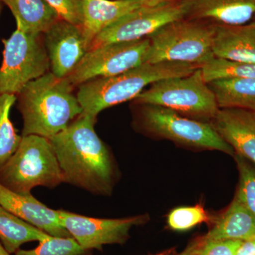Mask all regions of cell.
I'll list each match as a JSON object with an SVG mask.
<instances>
[{
    "label": "cell",
    "instance_id": "cell-1",
    "mask_svg": "<svg viewBox=\"0 0 255 255\" xmlns=\"http://www.w3.org/2000/svg\"><path fill=\"white\" fill-rule=\"evenodd\" d=\"M95 117L82 114L65 130L48 138L64 182L96 195H110L115 169L105 144L95 130Z\"/></svg>",
    "mask_w": 255,
    "mask_h": 255
},
{
    "label": "cell",
    "instance_id": "cell-2",
    "mask_svg": "<svg viewBox=\"0 0 255 255\" xmlns=\"http://www.w3.org/2000/svg\"><path fill=\"white\" fill-rule=\"evenodd\" d=\"M68 79L48 72L26 85L17 95L23 119L22 136L50 137L65 130L82 114Z\"/></svg>",
    "mask_w": 255,
    "mask_h": 255
},
{
    "label": "cell",
    "instance_id": "cell-3",
    "mask_svg": "<svg viewBox=\"0 0 255 255\" xmlns=\"http://www.w3.org/2000/svg\"><path fill=\"white\" fill-rule=\"evenodd\" d=\"M200 67L188 63H145L125 73L94 79L79 87L82 114L97 118L102 111L135 100L145 87L165 79L187 76Z\"/></svg>",
    "mask_w": 255,
    "mask_h": 255
},
{
    "label": "cell",
    "instance_id": "cell-4",
    "mask_svg": "<svg viewBox=\"0 0 255 255\" xmlns=\"http://www.w3.org/2000/svg\"><path fill=\"white\" fill-rule=\"evenodd\" d=\"M64 182L51 142L47 137L22 136L14 154L0 168V184L18 194L37 187L55 188Z\"/></svg>",
    "mask_w": 255,
    "mask_h": 255
},
{
    "label": "cell",
    "instance_id": "cell-5",
    "mask_svg": "<svg viewBox=\"0 0 255 255\" xmlns=\"http://www.w3.org/2000/svg\"><path fill=\"white\" fill-rule=\"evenodd\" d=\"M216 26L185 18L174 21L148 37V63H181L201 67L215 58L213 46Z\"/></svg>",
    "mask_w": 255,
    "mask_h": 255
},
{
    "label": "cell",
    "instance_id": "cell-6",
    "mask_svg": "<svg viewBox=\"0 0 255 255\" xmlns=\"http://www.w3.org/2000/svg\"><path fill=\"white\" fill-rule=\"evenodd\" d=\"M134 101L137 105L159 106L204 120H213L220 110L201 68L187 76L156 82Z\"/></svg>",
    "mask_w": 255,
    "mask_h": 255
},
{
    "label": "cell",
    "instance_id": "cell-7",
    "mask_svg": "<svg viewBox=\"0 0 255 255\" xmlns=\"http://www.w3.org/2000/svg\"><path fill=\"white\" fill-rule=\"evenodd\" d=\"M43 36L28 33L16 26L12 34L2 40L0 95L17 96L29 82L50 72L49 58Z\"/></svg>",
    "mask_w": 255,
    "mask_h": 255
},
{
    "label": "cell",
    "instance_id": "cell-8",
    "mask_svg": "<svg viewBox=\"0 0 255 255\" xmlns=\"http://www.w3.org/2000/svg\"><path fill=\"white\" fill-rule=\"evenodd\" d=\"M140 121L147 131L181 145L207 149L234 155L235 151L212 124L183 117L169 109L141 105Z\"/></svg>",
    "mask_w": 255,
    "mask_h": 255
},
{
    "label": "cell",
    "instance_id": "cell-9",
    "mask_svg": "<svg viewBox=\"0 0 255 255\" xmlns=\"http://www.w3.org/2000/svg\"><path fill=\"white\" fill-rule=\"evenodd\" d=\"M150 48V40L147 37L89 50L66 78L73 87H76L94 79L125 73L145 63Z\"/></svg>",
    "mask_w": 255,
    "mask_h": 255
},
{
    "label": "cell",
    "instance_id": "cell-10",
    "mask_svg": "<svg viewBox=\"0 0 255 255\" xmlns=\"http://www.w3.org/2000/svg\"><path fill=\"white\" fill-rule=\"evenodd\" d=\"M191 8V0H177L138 8L101 32L89 50L110 43L147 38L162 26L187 17Z\"/></svg>",
    "mask_w": 255,
    "mask_h": 255
},
{
    "label": "cell",
    "instance_id": "cell-11",
    "mask_svg": "<svg viewBox=\"0 0 255 255\" xmlns=\"http://www.w3.org/2000/svg\"><path fill=\"white\" fill-rule=\"evenodd\" d=\"M60 222L83 249L102 250L105 245L123 244L134 226L147 221V216L107 219L87 217L58 210Z\"/></svg>",
    "mask_w": 255,
    "mask_h": 255
},
{
    "label": "cell",
    "instance_id": "cell-12",
    "mask_svg": "<svg viewBox=\"0 0 255 255\" xmlns=\"http://www.w3.org/2000/svg\"><path fill=\"white\" fill-rule=\"evenodd\" d=\"M50 72L65 78L76 68L89 50L81 27L59 19L43 33Z\"/></svg>",
    "mask_w": 255,
    "mask_h": 255
},
{
    "label": "cell",
    "instance_id": "cell-13",
    "mask_svg": "<svg viewBox=\"0 0 255 255\" xmlns=\"http://www.w3.org/2000/svg\"><path fill=\"white\" fill-rule=\"evenodd\" d=\"M0 204L25 222L50 236L73 238L61 224L58 210L47 207L31 194H18L0 184Z\"/></svg>",
    "mask_w": 255,
    "mask_h": 255
},
{
    "label": "cell",
    "instance_id": "cell-14",
    "mask_svg": "<svg viewBox=\"0 0 255 255\" xmlns=\"http://www.w3.org/2000/svg\"><path fill=\"white\" fill-rule=\"evenodd\" d=\"M211 124L235 154L255 165V112L220 109Z\"/></svg>",
    "mask_w": 255,
    "mask_h": 255
},
{
    "label": "cell",
    "instance_id": "cell-15",
    "mask_svg": "<svg viewBox=\"0 0 255 255\" xmlns=\"http://www.w3.org/2000/svg\"><path fill=\"white\" fill-rule=\"evenodd\" d=\"M82 2L81 28L89 48L96 37L111 25L134 10L149 6L138 0H82Z\"/></svg>",
    "mask_w": 255,
    "mask_h": 255
},
{
    "label": "cell",
    "instance_id": "cell-16",
    "mask_svg": "<svg viewBox=\"0 0 255 255\" xmlns=\"http://www.w3.org/2000/svg\"><path fill=\"white\" fill-rule=\"evenodd\" d=\"M215 58L255 63V21L239 26L216 25Z\"/></svg>",
    "mask_w": 255,
    "mask_h": 255
},
{
    "label": "cell",
    "instance_id": "cell-17",
    "mask_svg": "<svg viewBox=\"0 0 255 255\" xmlns=\"http://www.w3.org/2000/svg\"><path fill=\"white\" fill-rule=\"evenodd\" d=\"M255 14V0H191L189 15L219 25L239 26L249 22Z\"/></svg>",
    "mask_w": 255,
    "mask_h": 255
},
{
    "label": "cell",
    "instance_id": "cell-18",
    "mask_svg": "<svg viewBox=\"0 0 255 255\" xmlns=\"http://www.w3.org/2000/svg\"><path fill=\"white\" fill-rule=\"evenodd\" d=\"M209 241H246L255 238V217L236 196L204 237Z\"/></svg>",
    "mask_w": 255,
    "mask_h": 255
},
{
    "label": "cell",
    "instance_id": "cell-19",
    "mask_svg": "<svg viewBox=\"0 0 255 255\" xmlns=\"http://www.w3.org/2000/svg\"><path fill=\"white\" fill-rule=\"evenodd\" d=\"M14 15L16 25L33 34H43L60 19L45 0H1Z\"/></svg>",
    "mask_w": 255,
    "mask_h": 255
},
{
    "label": "cell",
    "instance_id": "cell-20",
    "mask_svg": "<svg viewBox=\"0 0 255 255\" xmlns=\"http://www.w3.org/2000/svg\"><path fill=\"white\" fill-rule=\"evenodd\" d=\"M219 109L255 112V79L226 78L208 82Z\"/></svg>",
    "mask_w": 255,
    "mask_h": 255
},
{
    "label": "cell",
    "instance_id": "cell-21",
    "mask_svg": "<svg viewBox=\"0 0 255 255\" xmlns=\"http://www.w3.org/2000/svg\"><path fill=\"white\" fill-rule=\"evenodd\" d=\"M50 236L0 204V243L9 254H14L24 243L32 241L41 243Z\"/></svg>",
    "mask_w": 255,
    "mask_h": 255
},
{
    "label": "cell",
    "instance_id": "cell-22",
    "mask_svg": "<svg viewBox=\"0 0 255 255\" xmlns=\"http://www.w3.org/2000/svg\"><path fill=\"white\" fill-rule=\"evenodd\" d=\"M17 96L0 95V168L18 148L22 135H19L10 119V113Z\"/></svg>",
    "mask_w": 255,
    "mask_h": 255
},
{
    "label": "cell",
    "instance_id": "cell-23",
    "mask_svg": "<svg viewBox=\"0 0 255 255\" xmlns=\"http://www.w3.org/2000/svg\"><path fill=\"white\" fill-rule=\"evenodd\" d=\"M201 69L207 83L226 78L255 79V63H238L214 58L201 66Z\"/></svg>",
    "mask_w": 255,
    "mask_h": 255
},
{
    "label": "cell",
    "instance_id": "cell-24",
    "mask_svg": "<svg viewBox=\"0 0 255 255\" xmlns=\"http://www.w3.org/2000/svg\"><path fill=\"white\" fill-rule=\"evenodd\" d=\"M239 172V185L236 197L255 217V165L248 159L235 154Z\"/></svg>",
    "mask_w": 255,
    "mask_h": 255
},
{
    "label": "cell",
    "instance_id": "cell-25",
    "mask_svg": "<svg viewBox=\"0 0 255 255\" xmlns=\"http://www.w3.org/2000/svg\"><path fill=\"white\" fill-rule=\"evenodd\" d=\"M39 243V246L34 249L18 250L14 255H85L88 252L83 249L73 238L50 236Z\"/></svg>",
    "mask_w": 255,
    "mask_h": 255
},
{
    "label": "cell",
    "instance_id": "cell-26",
    "mask_svg": "<svg viewBox=\"0 0 255 255\" xmlns=\"http://www.w3.org/2000/svg\"><path fill=\"white\" fill-rule=\"evenodd\" d=\"M209 219V215L202 206H186L171 211L167 217V224L174 231H185Z\"/></svg>",
    "mask_w": 255,
    "mask_h": 255
},
{
    "label": "cell",
    "instance_id": "cell-27",
    "mask_svg": "<svg viewBox=\"0 0 255 255\" xmlns=\"http://www.w3.org/2000/svg\"><path fill=\"white\" fill-rule=\"evenodd\" d=\"M55 10L60 19L81 27L82 0H45Z\"/></svg>",
    "mask_w": 255,
    "mask_h": 255
},
{
    "label": "cell",
    "instance_id": "cell-28",
    "mask_svg": "<svg viewBox=\"0 0 255 255\" xmlns=\"http://www.w3.org/2000/svg\"><path fill=\"white\" fill-rule=\"evenodd\" d=\"M242 241H209L201 238L198 255H237Z\"/></svg>",
    "mask_w": 255,
    "mask_h": 255
},
{
    "label": "cell",
    "instance_id": "cell-29",
    "mask_svg": "<svg viewBox=\"0 0 255 255\" xmlns=\"http://www.w3.org/2000/svg\"><path fill=\"white\" fill-rule=\"evenodd\" d=\"M237 255H255V238L242 242Z\"/></svg>",
    "mask_w": 255,
    "mask_h": 255
},
{
    "label": "cell",
    "instance_id": "cell-30",
    "mask_svg": "<svg viewBox=\"0 0 255 255\" xmlns=\"http://www.w3.org/2000/svg\"><path fill=\"white\" fill-rule=\"evenodd\" d=\"M201 241V238L199 240H196V241L193 242L191 244L189 245L182 253H178V254L174 255H198Z\"/></svg>",
    "mask_w": 255,
    "mask_h": 255
},
{
    "label": "cell",
    "instance_id": "cell-31",
    "mask_svg": "<svg viewBox=\"0 0 255 255\" xmlns=\"http://www.w3.org/2000/svg\"><path fill=\"white\" fill-rule=\"evenodd\" d=\"M142 1L146 6H155L164 3L171 2V1H177V0H138Z\"/></svg>",
    "mask_w": 255,
    "mask_h": 255
},
{
    "label": "cell",
    "instance_id": "cell-32",
    "mask_svg": "<svg viewBox=\"0 0 255 255\" xmlns=\"http://www.w3.org/2000/svg\"><path fill=\"white\" fill-rule=\"evenodd\" d=\"M0 255H10L9 253L4 249L1 243H0Z\"/></svg>",
    "mask_w": 255,
    "mask_h": 255
},
{
    "label": "cell",
    "instance_id": "cell-33",
    "mask_svg": "<svg viewBox=\"0 0 255 255\" xmlns=\"http://www.w3.org/2000/svg\"><path fill=\"white\" fill-rule=\"evenodd\" d=\"M1 8H2V1L0 0V13H1Z\"/></svg>",
    "mask_w": 255,
    "mask_h": 255
},
{
    "label": "cell",
    "instance_id": "cell-34",
    "mask_svg": "<svg viewBox=\"0 0 255 255\" xmlns=\"http://www.w3.org/2000/svg\"><path fill=\"white\" fill-rule=\"evenodd\" d=\"M165 255V254H159V255Z\"/></svg>",
    "mask_w": 255,
    "mask_h": 255
}]
</instances>
